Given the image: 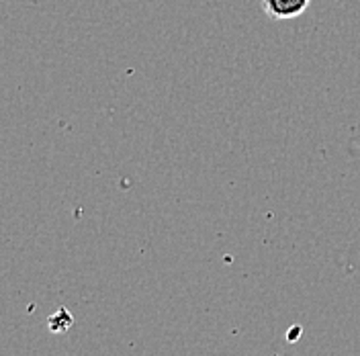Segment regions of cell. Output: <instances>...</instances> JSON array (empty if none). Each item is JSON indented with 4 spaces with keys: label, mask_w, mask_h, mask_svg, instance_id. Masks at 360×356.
<instances>
[{
    "label": "cell",
    "mask_w": 360,
    "mask_h": 356,
    "mask_svg": "<svg viewBox=\"0 0 360 356\" xmlns=\"http://www.w3.org/2000/svg\"><path fill=\"white\" fill-rule=\"evenodd\" d=\"M311 0H262V8L274 21H291L309 8Z\"/></svg>",
    "instance_id": "cell-1"
},
{
    "label": "cell",
    "mask_w": 360,
    "mask_h": 356,
    "mask_svg": "<svg viewBox=\"0 0 360 356\" xmlns=\"http://www.w3.org/2000/svg\"><path fill=\"white\" fill-rule=\"evenodd\" d=\"M72 322H74V319H72V313L62 307V310H58V312L49 317L47 326H49V330H51V332L62 334V332H66L68 328L72 326Z\"/></svg>",
    "instance_id": "cell-2"
}]
</instances>
